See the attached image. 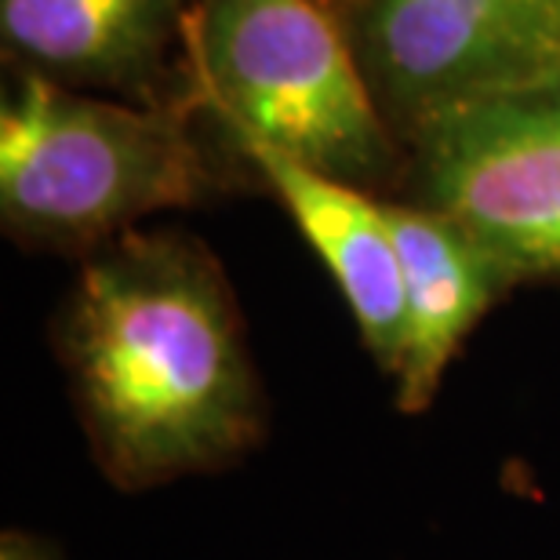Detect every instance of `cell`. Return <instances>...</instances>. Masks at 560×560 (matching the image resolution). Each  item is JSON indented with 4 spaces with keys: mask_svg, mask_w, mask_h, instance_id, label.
<instances>
[{
    "mask_svg": "<svg viewBox=\"0 0 560 560\" xmlns=\"http://www.w3.org/2000/svg\"><path fill=\"white\" fill-rule=\"evenodd\" d=\"M51 342L109 485L219 474L262 441L266 397L237 299L183 230H128L84 255Z\"/></svg>",
    "mask_w": 560,
    "mask_h": 560,
    "instance_id": "1",
    "label": "cell"
},
{
    "mask_svg": "<svg viewBox=\"0 0 560 560\" xmlns=\"http://www.w3.org/2000/svg\"><path fill=\"white\" fill-rule=\"evenodd\" d=\"M183 44L186 106L208 109L233 153L266 145L375 197L405 186L408 145L320 0H194Z\"/></svg>",
    "mask_w": 560,
    "mask_h": 560,
    "instance_id": "2",
    "label": "cell"
},
{
    "mask_svg": "<svg viewBox=\"0 0 560 560\" xmlns=\"http://www.w3.org/2000/svg\"><path fill=\"white\" fill-rule=\"evenodd\" d=\"M219 183L186 103H109L19 70L0 106V219L33 248L92 255Z\"/></svg>",
    "mask_w": 560,
    "mask_h": 560,
    "instance_id": "3",
    "label": "cell"
},
{
    "mask_svg": "<svg viewBox=\"0 0 560 560\" xmlns=\"http://www.w3.org/2000/svg\"><path fill=\"white\" fill-rule=\"evenodd\" d=\"M346 33L378 109L408 142L452 109L542 95L560 0H357Z\"/></svg>",
    "mask_w": 560,
    "mask_h": 560,
    "instance_id": "4",
    "label": "cell"
},
{
    "mask_svg": "<svg viewBox=\"0 0 560 560\" xmlns=\"http://www.w3.org/2000/svg\"><path fill=\"white\" fill-rule=\"evenodd\" d=\"M405 200L458 222L513 284L560 280V103L463 106L408 142Z\"/></svg>",
    "mask_w": 560,
    "mask_h": 560,
    "instance_id": "5",
    "label": "cell"
},
{
    "mask_svg": "<svg viewBox=\"0 0 560 560\" xmlns=\"http://www.w3.org/2000/svg\"><path fill=\"white\" fill-rule=\"evenodd\" d=\"M237 156L252 164L259 183L270 186L324 270L339 284L361 342L389 378H397L408 342L405 270L386 197L313 172L266 145H241Z\"/></svg>",
    "mask_w": 560,
    "mask_h": 560,
    "instance_id": "6",
    "label": "cell"
},
{
    "mask_svg": "<svg viewBox=\"0 0 560 560\" xmlns=\"http://www.w3.org/2000/svg\"><path fill=\"white\" fill-rule=\"evenodd\" d=\"M386 215L405 270L408 313L405 361L394 378L397 408L405 416H422L441 394L444 372L463 350L469 331L513 288V280L441 211L405 197H386Z\"/></svg>",
    "mask_w": 560,
    "mask_h": 560,
    "instance_id": "7",
    "label": "cell"
},
{
    "mask_svg": "<svg viewBox=\"0 0 560 560\" xmlns=\"http://www.w3.org/2000/svg\"><path fill=\"white\" fill-rule=\"evenodd\" d=\"M194 0H0V33L22 70L136 92L145 103Z\"/></svg>",
    "mask_w": 560,
    "mask_h": 560,
    "instance_id": "8",
    "label": "cell"
},
{
    "mask_svg": "<svg viewBox=\"0 0 560 560\" xmlns=\"http://www.w3.org/2000/svg\"><path fill=\"white\" fill-rule=\"evenodd\" d=\"M0 560H62V550L48 535L4 528V535H0Z\"/></svg>",
    "mask_w": 560,
    "mask_h": 560,
    "instance_id": "9",
    "label": "cell"
},
{
    "mask_svg": "<svg viewBox=\"0 0 560 560\" xmlns=\"http://www.w3.org/2000/svg\"><path fill=\"white\" fill-rule=\"evenodd\" d=\"M542 95H550L553 103H560V33H557V62H553V77H550V88Z\"/></svg>",
    "mask_w": 560,
    "mask_h": 560,
    "instance_id": "10",
    "label": "cell"
},
{
    "mask_svg": "<svg viewBox=\"0 0 560 560\" xmlns=\"http://www.w3.org/2000/svg\"><path fill=\"white\" fill-rule=\"evenodd\" d=\"M320 4H324V8H328V11H331V8H335V4H342V8H346V11H350V8H353V4H357V0H320Z\"/></svg>",
    "mask_w": 560,
    "mask_h": 560,
    "instance_id": "11",
    "label": "cell"
}]
</instances>
